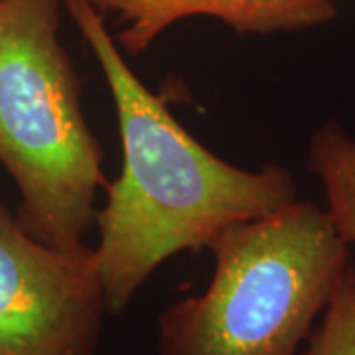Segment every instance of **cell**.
Instances as JSON below:
<instances>
[{"label":"cell","instance_id":"4","mask_svg":"<svg viewBox=\"0 0 355 355\" xmlns=\"http://www.w3.org/2000/svg\"><path fill=\"white\" fill-rule=\"evenodd\" d=\"M109 314L93 251H60L0 202V355H95Z\"/></svg>","mask_w":355,"mask_h":355},{"label":"cell","instance_id":"5","mask_svg":"<svg viewBox=\"0 0 355 355\" xmlns=\"http://www.w3.org/2000/svg\"><path fill=\"white\" fill-rule=\"evenodd\" d=\"M123 22L119 46L142 55L168 28L191 16H211L239 34H270L326 24L336 16L331 0H85Z\"/></svg>","mask_w":355,"mask_h":355},{"label":"cell","instance_id":"3","mask_svg":"<svg viewBox=\"0 0 355 355\" xmlns=\"http://www.w3.org/2000/svg\"><path fill=\"white\" fill-rule=\"evenodd\" d=\"M62 2L0 0V164L20 193V225L53 249L81 251L107 178L60 38Z\"/></svg>","mask_w":355,"mask_h":355},{"label":"cell","instance_id":"6","mask_svg":"<svg viewBox=\"0 0 355 355\" xmlns=\"http://www.w3.org/2000/svg\"><path fill=\"white\" fill-rule=\"evenodd\" d=\"M308 168L320 180L326 211L336 229L355 245V137L347 128L326 121L308 140Z\"/></svg>","mask_w":355,"mask_h":355},{"label":"cell","instance_id":"2","mask_svg":"<svg viewBox=\"0 0 355 355\" xmlns=\"http://www.w3.org/2000/svg\"><path fill=\"white\" fill-rule=\"evenodd\" d=\"M205 291L158 318V355H298L352 270L326 207L294 200L207 245Z\"/></svg>","mask_w":355,"mask_h":355},{"label":"cell","instance_id":"7","mask_svg":"<svg viewBox=\"0 0 355 355\" xmlns=\"http://www.w3.org/2000/svg\"><path fill=\"white\" fill-rule=\"evenodd\" d=\"M298 355H355L354 266Z\"/></svg>","mask_w":355,"mask_h":355},{"label":"cell","instance_id":"1","mask_svg":"<svg viewBox=\"0 0 355 355\" xmlns=\"http://www.w3.org/2000/svg\"><path fill=\"white\" fill-rule=\"evenodd\" d=\"M64 2L101 67L121 135V174L105 186L91 251L109 314H123L168 259L279 211L298 191L282 166L247 170L205 148L135 73L103 12L85 0Z\"/></svg>","mask_w":355,"mask_h":355}]
</instances>
